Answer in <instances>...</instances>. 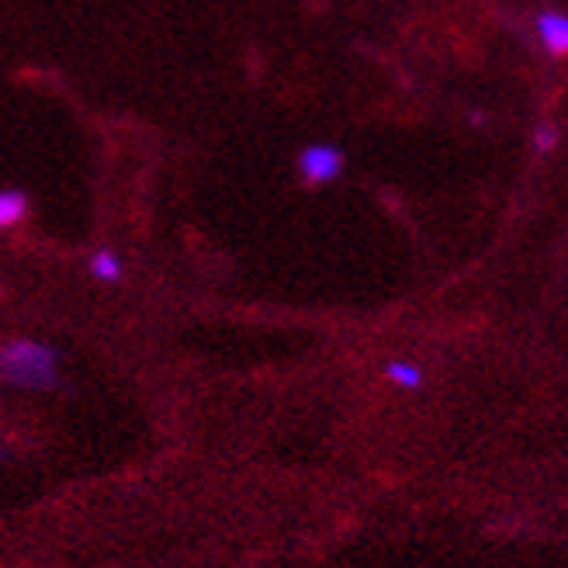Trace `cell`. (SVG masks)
<instances>
[{
  "label": "cell",
  "instance_id": "4",
  "mask_svg": "<svg viewBox=\"0 0 568 568\" xmlns=\"http://www.w3.org/2000/svg\"><path fill=\"white\" fill-rule=\"evenodd\" d=\"M32 212V197H28L21 187H0V233L14 230Z\"/></svg>",
  "mask_w": 568,
  "mask_h": 568
},
{
  "label": "cell",
  "instance_id": "2",
  "mask_svg": "<svg viewBox=\"0 0 568 568\" xmlns=\"http://www.w3.org/2000/svg\"><path fill=\"white\" fill-rule=\"evenodd\" d=\"M347 170V153L336 142H312L298 153V178L305 187H323L344 178Z\"/></svg>",
  "mask_w": 568,
  "mask_h": 568
},
{
  "label": "cell",
  "instance_id": "5",
  "mask_svg": "<svg viewBox=\"0 0 568 568\" xmlns=\"http://www.w3.org/2000/svg\"><path fill=\"white\" fill-rule=\"evenodd\" d=\"M88 271H91V277L101 281V284H119V281L125 277V261H122V253H119V250L101 246V250L91 253Z\"/></svg>",
  "mask_w": 568,
  "mask_h": 568
},
{
  "label": "cell",
  "instance_id": "6",
  "mask_svg": "<svg viewBox=\"0 0 568 568\" xmlns=\"http://www.w3.org/2000/svg\"><path fill=\"white\" fill-rule=\"evenodd\" d=\"M385 378L392 385L406 388V392H416V388L426 385V372H423L416 361H409V357H392V361H385Z\"/></svg>",
  "mask_w": 568,
  "mask_h": 568
},
{
  "label": "cell",
  "instance_id": "3",
  "mask_svg": "<svg viewBox=\"0 0 568 568\" xmlns=\"http://www.w3.org/2000/svg\"><path fill=\"white\" fill-rule=\"evenodd\" d=\"M534 32H537V42L545 45V52L551 55V60H565V52H568V18L561 11H555V8L537 11Z\"/></svg>",
  "mask_w": 568,
  "mask_h": 568
},
{
  "label": "cell",
  "instance_id": "7",
  "mask_svg": "<svg viewBox=\"0 0 568 568\" xmlns=\"http://www.w3.org/2000/svg\"><path fill=\"white\" fill-rule=\"evenodd\" d=\"M558 142H561V129L555 125V122H537L534 125V132H530V146H534V153H541V156H548V153H555L558 150Z\"/></svg>",
  "mask_w": 568,
  "mask_h": 568
},
{
  "label": "cell",
  "instance_id": "1",
  "mask_svg": "<svg viewBox=\"0 0 568 568\" xmlns=\"http://www.w3.org/2000/svg\"><path fill=\"white\" fill-rule=\"evenodd\" d=\"M0 382L24 392L60 388V351L42 339H8L0 344Z\"/></svg>",
  "mask_w": 568,
  "mask_h": 568
}]
</instances>
